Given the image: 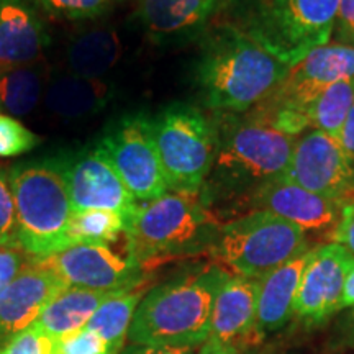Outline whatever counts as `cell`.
I'll return each instance as SVG.
<instances>
[{
  "label": "cell",
  "instance_id": "34",
  "mask_svg": "<svg viewBox=\"0 0 354 354\" xmlns=\"http://www.w3.org/2000/svg\"><path fill=\"white\" fill-rule=\"evenodd\" d=\"M30 256L15 248H0V290L30 263Z\"/></svg>",
  "mask_w": 354,
  "mask_h": 354
},
{
  "label": "cell",
  "instance_id": "14",
  "mask_svg": "<svg viewBox=\"0 0 354 354\" xmlns=\"http://www.w3.org/2000/svg\"><path fill=\"white\" fill-rule=\"evenodd\" d=\"M258 281L230 276L216 295L209 333L197 354H243L263 344L256 323Z\"/></svg>",
  "mask_w": 354,
  "mask_h": 354
},
{
  "label": "cell",
  "instance_id": "41",
  "mask_svg": "<svg viewBox=\"0 0 354 354\" xmlns=\"http://www.w3.org/2000/svg\"><path fill=\"white\" fill-rule=\"evenodd\" d=\"M0 109H2V107H0Z\"/></svg>",
  "mask_w": 354,
  "mask_h": 354
},
{
  "label": "cell",
  "instance_id": "30",
  "mask_svg": "<svg viewBox=\"0 0 354 354\" xmlns=\"http://www.w3.org/2000/svg\"><path fill=\"white\" fill-rule=\"evenodd\" d=\"M0 248L20 250L17 233L15 201L10 183V167L0 165Z\"/></svg>",
  "mask_w": 354,
  "mask_h": 354
},
{
  "label": "cell",
  "instance_id": "18",
  "mask_svg": "<svg viewBox=\"0 0 354 354\" xmlns=\"http://www.w3.org/2000/svg\"><path fill=\"white\" fill-rule=\"evenodd\" d=\"M223 0H140L138 19L154 41H174L205 32Z\"/></svg>",
  "mask_w": 354,
  "mask_h": 354
},
{
  "label": "cell",
  "instance_id": "1",
  "mask_svg": "<svg viewBox=\"0 0 354 354\" xmlns=\"http://www.w3.org/2000/svg\"><path fill=\"white\" fill-rule=\"evenodd\" d=\"M230 274L216 263L198 264L146 292L128 339L153 346L198 348L209 333L216 295Z\"/></svg>",
  "mask_w": 354,
  "mask_h": 354
},
{
  "label": "cell",
  "instance_id": "19",
  "mask_svg": "<svg viewBox=\"0 0 354 354\" xmlns=\"http://www.w3.org/2000/svg\"><path fill=\"white\" fill-rule=\"evenodd\" d=\"M48 41L46 28L28 0H0V71L35 63Z\"/></svg>",
  "mask_w": 354,
  "mask_h": 354
},
{
  "label": "cell",
  "instance_id": "26",
  "mask_svg": "<svg viewBox=\"0 0 354 354\" xmlns=\"http://www.w3.org/2000/svg\"><path fill=\"white\" fill-rule=\"evenodd\" d=\"M354 102V77L342 79L326 87L307 110L308 128L339 138V133Z\"/></svg>",
  "mask_w": 354,
  "mask_h": 354
},
{
  "label": "cell",
  "instance_id": "21",
  "mask_svg": "<svg viewBox=\"0 0 354 354\" xmlns=\"http://www.w3.org/2000/svg\"><path fill=\"white\" fill-rule=\"evenodd\" d=\"M110 88L102 79H86L74 74H57L44 91V104L51 113L77 120L105 109Z\"/></svg>",
  "mask_w": 354,
  "mask_h": 354
},
{
  "label": "cell",
  "instance_id": "38",
  "mask_svg": "<svg viewBox=\"0 0 354 354\" xmlns=\"http://www.w3.org/2000/svg\"><path fill=\"white\" fill-rule=\"evenodd\" d=\"M339 141H342L344 151H346L348 158L351 159V162L354 165V102L351 109H349L346 120H344L342 133H339Z\"/></svg>",
  "mask_w": 354,
  "mask_h": 354
},
{
  "label": "cell",
  "instance_id": "36",
  "mask_svg": "<svg viewBox=\"0 0 354 354\" xmlns=\"http://www.w3.org/2000/svg\"><path fill=\"white\" fill-rule=\"evenodd\" d=\"M335 32L338 41L354 46V0H339Z\"/></svg>",
  "mask_w": 354,
  "mask_h": 354
},
{
  "label": "cell",
  "instance_id": "35",
  "mask_svg": "<svg viewBox=\"0 0 354 354\" xmlns=\"http://www.w3.org/2000/svg\"><path fill=\"white\" fill-rule=\"evenodd\" d=\"M330 238L331 241L344 246L354 254V197H348L343 202L342 218Z\"/></svg>",
  "mask_w": 354,
  "mask_h": 354
},
{
  "label": "cell",
  "instance_id": "20",
  "mask_svg": "<svg viewBox=\"0 0 354 354\" xmlns=\"http://www.w3.org/2000/svg\"><path fill=\"white\" fill-rule=\"evenodd\" d=\"M312 251L295 256L258 281L256 323L263 338L281 331L294 317L295 295Z\"/></svg>",
  "mask_w": 354,
  "mask_h": 354
},
{
  "label": "cell",
  "instance_id": "12",
  "mask_svg": "<svg viewBox=\"0 0 354 354\" xmlns=\"http://www.w3.org/2000/svg\"><path fill=\"white\" fill-rule=\"evenodd\" d=\"M68 185L73 212L113 210L127 221L140 203L99 146L57 158Z\"/></svg>",
  "mask_w": 354,
  "mask_h": 354
},
{
  "label": "cell",
  "instance_id": "40",
  "mask_svg": "<svg viewBox=\"0 0 354 354\" xmlns=\"http://www.w3.org/2000/svg\"><path fill=\"white\" fill-rule=\"evenodd\" d=\"M353 305H354V271L349 274L346 286H344L343 299H342V310L353 307Z\"/></svg>",
  "mask_w": 354,
  "mask_h": 354
},
{
  "label": "cell",
  "instance_id": "10",
  "mask_svg": "<svg viewBox=\"0 0 354 354\" xmlns=\"http://www.w3.org/2000/svg\"><path fill=\"white\" fill-rule=\"evenodd\" d=\"M97 146L112 161L136 202H151L169 192L149 118H122Z\"/></svg>",
  "mask_w": 354,
  "mask_h": 354
},
{
  "label": "cell",
  "instance_id": "28",
  "mask_svg": "<svg viewBox=\"0 0 354 354\" xmlns=\"http://www.w3.org/2000/svg\"><path fill=\"white\" fill-rule=\"evenodd\" d=\"M0 354H59V339L32 325L2 339Z\"/></svg>",
  "mask_w": 354,
  "mask_h": 354
},
{
  "label": "cell",
  "instance_id": "32",
  "mask_svg": "<svg viewBox=\"0 0 354 354\" xmlns=\"http://www.w3.org/2000/svg\"><path fill=\"white\" fill-rule=\"evenodd\" d=\"M59 354H112L109 343L87 326L59 338Z\"/></svg>",
  "mask_w": 354,
  "mask_h": 354
},
{
  "label": "cell",
  "instance_id": "5",
  "mask_svg": "<svg viewBox=\"0 0 354 354\" xmlns=\"http://www.w3.org/2000/svg\"><path fill=\"white\" fill-rule=\"evenodd\" d=\"M339 0H223L221 24L240 30L264 51L295 66L328 44Z\"/></svg>",
  "mask_w": 354,
  "mask_h": 354
},
{
  "label": "cell",
  "instance_id": "11",
  "mask_svg": "<svg viewBox=\"0 0 354 354\" xmlns=\"http://www.w3.org/2000/svg\"><path fill=\"white\" fill-rule=\"evenodd\" d=\"M56 272L68 287L117 292L143 284L145 271L130 254L122 256L109 245H71L48 258L37 259Z\"/></svg>",
  "mask_w": 354,
  "mask_h": 354
},
{
  "label": "cell",
  "instance_id": "17",
  "mask_svg": "<svg viewBox=\"0 0 354 354\" xmlns=\"http://www.w3.org/2000/svg\"><path fill=\"white\" fill-rule=\"evenodd\" d=\"M66 289L68 284L56 272L30 259L0 290V342L32 326L46 305Z\"/></svg>",
  "mask_w": 354,
  "mask_h": 354
},
{
  "label": "cell",
  "instance_id": "2",
  "mask_svg": "<svg viewBox=\"0 0 354 354\" xmlns=\"http://www.w3.org/2000/svg\"><path fill=\"white\" fill-rule=\"evenodd\" d=\"M289 69L240 30L218 24L203 39L196 79L207 107L233 115L256 107Z\"/></svg>",
  "mask_w": 354,
  "mask_h": 354
},
{
  "label": "cell",
  "instance_id": "24",
  "mask_svg": "<svg viewBox=\"0 0 354 354\" xmlns=\"http://www.w3.org/2000/svg\"><path fill=\"white\" fill-rule=\"evenodd\" d=\"M140 287L113 292L104 304L97 308L87 323L88 330H94L109 343L112 354H120L125 348L133 317L143 299Z\"/></svg>",
  "mask_w": 354,
  "mask_h": 354
},
{
  "label": "cell",
  "instance_id": "9",
  "mask_svg": "<svg viewBox=\"0 0 354 354\" xmlns=\"http://www.w3.org/2000/svg\"><path fill=\"white\" fill-rule=\"evenodd\" d=\"M151 128L169 190H202L218 149L216 122L197 107L176 104L151 120Z\"/></svg>",
  "mask_w": 354,
  "mask_h": 354
},
{
  "label": "cell",
  "instance_id": "6",
  "mask_svg": "<svg viewBox=\"0 0 354 354\" xmlns=\"http://www.w3.org/2000/svg\"><path fill=\"white\" fill-rule=\"evenodd\" d=\"M10 183L20 250L43 259L68 248L73 205L57 158L12 166Z\"/></svg>",
  "mask_w": 354,
  "mask_h": 354
},
{
  "label": "cell",
  "instance_id": "39",
  "mask_svg": "<svg viewBox=\"0 0 354 354\" xmlns=\"http://www.w3.org/2000/svg\"><path fill=\"white\" fill-rule=\"evenodd\" d=\"M243 354H304L302 351H297V349H292L289 346H284V344H259L258 348L250 349V351Z\"/></svg>",
  "mask_w": 354,
  "mask_h": 354
},
{
  "label": "cell",
  "instance_id": "27",
  "mask_svg": "<svg viewBox=\"0 0 354 354\" xmlns=\"http://www.w3.org/2000/svg\"><path fill=\"white\" fill-rule=\"evenodd\" d=\"M127 230V218L113 210H79L69 220L71 245H109Z\"/></svg>",
  "mask_w": 354,
  "mask_h": 354
},
{
  "label": "cell",
  "instance_id": "29",
  "mask_svg": "<svg viewBox=\"0 0 354 354\" xmlns=\"http://www.w3.org/2000/svg\"><path fill=\"white\" fill-rule=\"evenodd\" d=\"M39 143V138L33 131L10 117L0 115V158H15L32 151Z\"/></svg>",
  "mask_w": 354,
  "mask_h": 354
},
{
  "label": "cell",
  "instance_id": "22",
  "mask_svg": "<svg viewBox=\"0 0 354 354\" xmlns=\"http://www.w3.org/2000/svg\"><path fill=\"white\" fill-rule=\"evenodd\" d=\"M122 44L115 30L94 26L74 35L66 48L69 73L86 79H102L117 64Z\"/></svg>",
  "mask_w": 354,
  "mask_h": 354
},
{
  "label": "cell",
  "instance_id": "13",
  "mask_svg": "<svg viewBox=\"0 0 354 354\" xmlns=\"http://www.w3.org/2000/svg\"><path fill=\"white\" fill-rule=\"evenodd\" d=\"M286 177L310 192L344 202L353 189L354 165L339 138L312 130L295 140Z\"/></svg>",
  "mask_w": 354,
  "mask_h": 354
},
{
  "label": "cell",
  "instance_id": "33",
  "mask_svg": "<svg viewBox=\"0 0 354 354\" xmlns=\"http://www.w3.org/2000/svg\"><path fill=\"white\" fill-rule=\"evenodd\" d=\"M328 349L331 353L354 351V305L336 318L328 336Z\"/></svg>",
  "mask_w": 354,
  "mask_h": 354
},
{
  "label": "cell",
  "instance_id": "25",
  "mask_svg": "<svg viewBox=\"0 0 354 354\" xmlns=\"http://www.w3.org/2000/svg\"><path fill=\"white\" fill-rule=\"evenodd\" d=\"M44 92L38 64H21L0 71V107L10 117H26L37 109Z\"/></svg>",
  "mask_w": 354,
  "mask_h": 354
},
{
  "label": "cell",
  "instance_id": "23",
  "mask_svg": "<svg viewBox=\"0 0 354 354\" xmlns=\"http://www.w3.org/2000/svg\"><path fill=\"white\" fill-rule=\"evenodd\" d=\"M112 294L113 292L68 287L46 305L33 325L59 339L64 335L84 328L97 308Z\"/></svg>",
  "mask_w": 354,
  "mask_h": 354
},
{
  "label": "cell",
  "instance_id": "15",
  "mask_svg": "<svg viewBox=\"0 0 354 354\" xmlns=\"http://www.w3.org/2000/svg\"><path fill=\"white\" fill-rule=\"evenodd\" d=\"M354 271V254L338 243L312 251L300 279L294 317L307 325H320L342 310L344 286Z\"/></svg>",
  "mask_w": 354,
  "mask_h": 354
},
{
  "label": "cell",
  "instance_id": "16",
  "mask_svg": "<svg viewBox=\"0 0 354 354\" xmlns=\"http://www.w3.org/2000/svg\"><path fill=\"white\" fill-rule=\"evenodd\" d=\"M241 205L251 210H268L274 215L297 225L305 233L330 234L342 218L343 202L326 198L300 187L287 179L277 177L251 194Z\"/></svg>",
  "mask_w": 354,
  "mask_h": 354
},
{
  "label": "cell",
  "instance_id": "31",
  "mask_svg": "<svg viewBox=\"0 0 354 354\" xmlns=\"http://www.w3.org/2000/svg\"><path fill=\"white\" fill-rule=\"evenodd\" d=\"M53 15L69 20H86L104 15L120 0H38Z\"/></svg>",
  "mask_w": 354,
  "mask_h": 354
},
{
  "label": "cell",
  "instance_id": "3",
  "mask_svg": "<svg viewBox=\"0 0 354 354\" xmlns=\"http://www.w3.org/2000/svg\"><path fill=\"white\" fill-rule=\"evenodd\" d=\"M220 221L198 192L169 190L127 221V253L146 272L167 261L209 253Z\"/></svg>",
  "mask_w": 354,
  "mask_h": 354
},
{
  "label": "cell",
  "instance_id": "4",
  "mask_svg": "<svg viewBox=\"0 0 354 354\" xmlns=\"http://www.w3.org/2000/svg\"><path fill=\"white\" fill-rule=\"evenodd\" d=\"M218 149L201 190L207 205L241 203L264 184L286 176L297 136L245 118L216 123Z\"/></svg>",
  "mask_w": 354,
  "mask_h": 354
},
{
  "label": "cell",
  "instance_id": "7",
  "mask_svg": "<svg viewBox=\"0 0 354 354\" xmlns=\"http://www.w3.org/2000/svg\"><path fill=\"white\" fill-rule=\"evenodd\" d=\"M307 233L268 210L221 223L209 254L225 271L259 281L266 274L308 251Z\"/></svg>",
  "mask_w": 354,
  "mask_h": 354
},
{
  "label": "cell",
  "instance_id": "37",
  "mask_svg": "<svg viewBox=\"0 0 354 354\" xmlns=\"http://www.w3.org/2000/svg\"><path fill=\"white\" fill-rule=\"evenodd\" d=\"M120 354H197L196 348L187 346H153V344L130 343Z\"/></svg>",
  "mask_w": 354,
  "mask_h": 354
},
{
  "label": "cell",
  "instance_id": "8",
  "mask_svg": "<svg viewBox=\"0 0 354 354\" xmlns=\"http://www.w3.org/2000/svg\"><path fill=\"white\" fill-rule=\"evenodd\" d=\"M349 77H354V46L328 43L292 66L286 77L256 107L248 110L246 118L299 136L308 128L310 104L331 84Z\"/></svg>",
  "mask_w": 354,
  "mask_h": 354
}]
</instances>
